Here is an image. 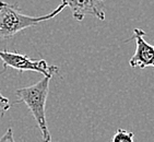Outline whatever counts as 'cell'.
I'll return each mask as SVG.
<instances>
[{
	"mask_svg": "<svg viewBox=\"0 0 154 142\" xmlns=\"http://www.w3.org/2000/svg\"><path fill=\"white\" fill-rule=\"evenodd\" d=\"M5 141H8V142H13L14 141V138H13V133H12V129L9 128L7 132L5 133V136H2L0 138V142H5Z\"/></svg>",
	"mask_w": 154,
	"mask_h": 142,
	"instance_id": "cell-8",
	"label": "cell"
},
{
	"mask_svg": "<svg viewBox=\"0 0 154 142\" xmlns=\"http://www.w3.org/2000/svg\"><path fill=\"white\" fill-rule=\"evenodd\" d=\"M51 80V77H44L41 81L33 85L15 90V95L18 100L13 103H24L26 105L38 125V128L42 132V140L45 142L51 141V136L48 129L46 113H45Z\"/></svg>",
	"mask_w": 154,
	"mask_h": 142,
	"instance_id": "cell-2",
	"label": "cell"
},
{
	"mask_svg": "<svg viewBox=\"0 0 154 142\" xmlns=\"http://www.w3.org/2000/svg\"><path fill=\"white\" fill-rule=\"evenodd\" d=\"M66 7L67 3L62 1L51 13L41 17H32L24 14L18 5H10L5 1H0V39H11L25 29L36 26L44 21L51 20L59 14Z\"/></svg>",
	"mask_w": 154,
	"mask_h": 142,
	"instance_id": "cell-1",
	"label": "cell"
},
{
	"mask_svg": "<svg viewBox=\"0 0 154 142\" xmlns=\"http://www.w3.org/2000/svg\"><path fill=\"white\" fill-rule=\"evenodd\" d=\"M134 133L125 130V129H118L115 132L113 138H112L113 142H134Z\"/></svg>",
	"mask_w": 154,
	"mask_h": 142,
	"instance_id": "cell-6",
	"label": "cell"
},
{
	"mask_svg": "<svg viewBox=\"0 0 154 142\" xmlns=\"http://www.w3.org/2000/svg\"><path fill=\"white\" fill-rule=\"evenodd\" d=\"M145 32L137 27L134 30V39L136 41V53L131 59L129 65L132 68H146L154 67V45H151L144 41Z\"/></svg>",
	"mask_w": 154,
	"mask_h": 142,
	"instance_id": "cell-4",
	"label": "cell"
},
{
	"mask_svg": "<svg viewBox=\"0 0 154 142\" xmlns=\"http://www.w3.org/2000/svg\"><path fill=\"white\" fill-rule=\"evenodd\" d=\"M70 8L72 17L77 21H83L86 15L98 20H105V0H62Z\"/></svg>",
	"mask_w": 154,
	"mask_h": 142,
	"instance_id": "cell-5",
	"label": "cell"
},
{
	"mask_svg": "<svg viewBox=\"0 0 154 142\" xmlns=\"http://www.w3.org/2000/svg\"><path fill=\"white\" fill-rule=\"evenodd\" d=\"M0 60L2 61L3 70L8 67L19 71H33L43 74L44 77H51L59 72L57 66L48 65L44 59H32L27 55L19 54L18 51H0Z\"/></svg>",
	"mask_w": 154,
	"mask_h": 142,
	"instance_id": "cell-3",
	"label": "cell"
},
{
	"mask_svg": "<svg viewBox=\"0 0 154 142\" xmlns=\"http://www.w3.org/2000/svg\"><path fill=\"white\" fill-rule=\"evenodd\" d=\"M2 73V72H0V74ZM10 107H11V104L9 102V98H7L6 96H3L1 94V92H0V110H1V117L5 115V113L8 112L10 110Z\"/></svg>",
	"mask_w": 154,
	"mask_h": 142,
	"instance_id": "cell-7",
	"label": "cell"
}]
</instances>
